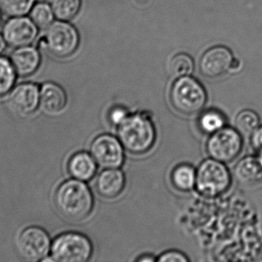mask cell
I'll return each mask as SVG.
<instances>
[{
  "mask_svg": "<svg viewBox=\"0 0 262 262\" xmlns=\"http://www.w3.org/2000/svg\"><path fill=\"white\" fill-rule=\"evenodd\" d=\"M11 62L17 75L27 77L36 72L41 64V55L36 48L27 46L16 48L11 55Z\"/></svg>",
  "mask_w": 262,
  "mask_h": 262,
  "instance_id": "14",
  "label": "cell"
},
{
  "mask_svg": "<svg viewBox=\"0 0 262 262\" xmlns=\"http://www.w3.org/2000/svg\"><path fill=\"white\" fill-rule=\"evenodd\" d=\"M124 146L119 138L110 134H101L92 141L90 153L102 169H120L125 160Z\"/></svg>",
  "mask_w": 262,
  "mask_h": 262,
  "instance_id": "8",
  "label": "cell"
},
{
  "mask_svg": "<svg viewBox=\"0 0 262 262\" xmlns=\"http://www.w3.org/2000/svg\"><path fill=\"white\" fill-rule=\"evenodd\" d=\"M17 75L11 60L0 56V97L13 89Z\"/></svg>",
  "mask_w": 262,
  "mask_h": 262,
  "instance_id": "21",
  "label": "cell"
},
{
  "mask_svg": "<svg viewBox=\"0 0 262 262\" xmlns=\"http://www.w3.org/2000/svg\"><path fill=\"white\" fill-rule=\"evenodd\" d=\"M169 99L177 112L182 115L200 113L207 102L206 90L200 82L189 76L177 78L170 89Z\"/></svg>",
  "mask_w": 262,
  "mask_h": 262,
  "instance_id": "3",
  "label": "cell"
},
{
  "mask_svg": "<svg viewBox=\"0 0 262 262\" xmlns=\"http://www.w3.org/2000/svg\"><path fill=\"white\" fill-rule=\"evenodd\" d=\"M38 27L30 17L15 16L9 18L3 28L6 44L19 48L30 46L38 36Z\"/></svg>",
  "mask_w": 262,
  "mask_h": 262,
  "instance_id": "10",
  "label": "cell"
},
{
  "mask_svg": "<svg viewBox=\"0 0 262 262\" xmlns=\"http://www.w3.org/2000/svg\"><path fill=\"white\" fill-rule=\"evenodd\" d=\"M260 119L258 114L250 109L242 111L235 119V129L243 136L249 137L259 126Z\"/></svg>",
  "mask_w": 262,
  "mask_h": 262,
  "instance_id": "20",
  "label": "cell"
},
{
  "mask_svg": "<svg viewBox=\"0 0 262 262\" xmlns=\"http://www.w3.org/2000/svg\"><path fill=\"white\" fill-rule=\"evenodd\" d=\"M12 110L21 115L33 113L40 103V89L34 83H23L12 89L9 95Z\"/></svg>",
  "mask_w": 262,
  "mask_h": 262,
  "instance_id": "12",
  "label": "cell"
},
{
  "mask_svg": "<svg viewBox=\"0 0 262 262\" xmlns=\"http://www.w3.org/2000/svg\"><path fill=\"white\" fill-rule=\"evenodd\" d=\"M31 19L38 26V29H46L53 23L54 15L51 5L39 3L34 5L30 12Z\"/></svg>",
  "mask_w": 262,
  "mask_h": 262,
  "instance_id": "23",
  "label": "cell"
},
{
  "mask_svg": "<svg viewBox=\"0 0 262 262\" xmlns=\"http://www.w3.org/2000/svg\"><path fill=\"white\" fill-rule=\"evenodd\" d=\"M6 43L5 41L4 37L3 35L0 34V54L4 51L5 48H6Z\"/></svg>",
  "mask_w": 262,
  "mask_h": 262,
  "instance_id": "30",
  "label": "cell"
},
{
  "mask_svg": "<svg viewBox=\"0 0 262 262\" xmlns=\"http://www.w3.org/2000/svg\"><path fill=\"white\" fill-rule=\"evenodd\" d=\"M35 0H0V10L11 17L23 16L30 12Z\"/></svg>",
  "mask_w": 262,
  "mask_h": 262,
  "instance_id": "24",
  "label": "cell"
},
{
  "mask_svg": "<svg viewBox=\"0 0 262 262\" xmlns=\"http://www.w3.org/2000/svg\"><path fill=\"white\" fill-rule=\"evenodd\" d=\"M67 95L64 89L54 83H46L40 89L39 106L46 113L57 115L64 110Z\"/></svg>",
  "mask_w": 262,
  "mask_h": 262,
  "instance_id": "16",
  "label": "cell"
},
{
  "mask_svg": "<svg viewBox=\"0 0 262 262\" xmlns=\"http://www.w3.org/2000/svg\"><path fill=\"white\" fill-rule=\"evenodd\" d=\"M225 123L223 114L216 110H208L200 115L198 125L202 132L212 135L225 127Z\"/></svg>",
  "mask_w": 262,
  "mask_h": 262,
  "instance_id": "22",
  "label": "cell"
},
{
  "mask_svg": "<svg viewBox=\"0 0 262 262\" xmlns=\"http://www.w3.org/2000/svg\"><path fill=\"white\" fill-rule=\"evenodd\" d=\"M98 166L92 154L78 152L69 158L67 168L72 178L88 183L95 178Z\"/></svg>",
  "mask_w": 262,
  "mask_h": 262,
  "instance_id": "15",
  "label": "cell"
},
{
  "mask_svg": "<svg viewBox=\"0 0 262 262\" xmlns=\"http://www.w3.org/2000/svg\"><path fill=\"white\" fill-rule=\"evenodd\" d=\"M234 174L235 179L243 187H253L262 181V168L255 157L248 156L240 160Z\"/></svg>",
  "mask_w": 262,
  "mask_h": 262,
  "instance_id": "17",
  "label": "cell"
},
{
  "mask_svg": "<svg viewBox=\"0 0 262 262\" xmlns=\"http://www.w3.org/2000/svg\"><path fill=\"white\" fill-rule=\"evenodd\" d=\"M158 262H186L189 261L188 257L179 251L172 250L162 253L158 258H157Z\"/></svg>",
  "mask_w": 262,
  "mask_h": 262,
  "instance_id": "27",
  "label": "cell"
},
{
  "mask_svg": "<svg viewBox=\"0 0 262 262\" xmlns=\"http://www.w3.org/2000/svg\"><path fill=\"white\" fill-rule=\"evenodd\" d=\"M258 161L259 163L260 166L262 168V150L259 151V154H258Z\"/></svg>",
  "mask_w": 262,
  "mask_h": 262,
  "instance_id": "31",
  "label": "cell"
},
{
  "mask_svg": "<svg viewBox=\"0 0 262 262\" xmlns=\"http://www.w3.org/2000/svg\"><path fill=\"white\" fill-rule=\"evenodd\" d=\"M233 55L225 46H215L208 49L200 62L201 73L209 78H216L226 75L233 64Z\"/></svg>",
  "mask_w": 262,
  "mask_h": 262,
  "instance_id": "11",
  "label": "cell"
},
{
  "mask_svg": "<svg viewBox=\"0 0 262 262\" xmlns=\"http://www.w3.org/2000/svg\"><path fill=\"white\" fill-rule=\"evenodd\" d=\"M81 0H52L51 6L54 15L61 21H69L81 9Z\"/></svg>",
  "mask_w": 262,
  "mask_h": 262,
  "instance_id": "19",
  "label": "cell"
},
{
  "mask_svg": "<svg viewBox=\"0 0 262 262\" xmlns=\"http://www.w3.org/2000/svg\"><path fill=\"white\" fill-rule=\"evenodd\" d=\"M126 177L120 169H105L97 177L95 189L100 196L114 199L124 192Z\"/></svg>",
  "mask_w": 262,
  "mask_h": 262,
  "instance_id": "13",
  "label": "cell"
},
{
  "mask_svg": "<svg viewBox=\"0 0 262 262\" xmlns=\"http://www.w3.org/2000/svg\"><path fill=\"white\" fill-rule=\"evenodd\" d=\"M130 113L122 106H115L109 111L107 118L109 123L114 127L118 128L129 116Z\"/></svg>",
  "mask_w": 262,
  "mask_h": 262,
  "instance_id": "26",
  "label": "cell"
},
{
  "mask_svg": "<svg viewBox=\"0 0 262 262\" xmlns=\"http://www.w3.org/2000/svg\"><path fill=\"white\" fill-rule=\"evenodd\" d=\"M45 43L52 55L66 58L78 49L79 35L73 26L59 20L46 29Z\"/></svg>",
  "mask_w": 262,
  "mask_h": 262,
  "instance_id": "7",
  "label": "cell"
},
{
  "mask_svg": "<svg viewBox=\"0 0 262 262\" xmlns=\"http://www.w3.org/2000/svg\"><path fill=\"white\" fill-rule=\"evenodd\" d=\"M52 243L47 232L36 226L27 228L20 234L18 249L26 261H38L46 259L51 252Z\"/></svg>",
  "mask_w": 262,
  "mask_h": 262,
  "instance_id": "9",
  "label": "cell"
},
{
  "mask_svg": "<svg viewBox=\"0 0 262 262\" xmlns=\"http://www.w3.org/2000/svg\"><path fill=\"white\" fill-rule=\"evenodd\" d=\"M250 137L251 143L254 149L258 152L262 150V126H258Z\"/></svg>",
  "mask_w": 262,
  "mask_h": 262,
  "instance_id": "28",
  "label": "cell"
},
{
  "mask_svg": "<svg viewBox=\"0 0 262 262\" xmlns=\"http://www.w3.org/2000/svg\"><path fill=\"white\" fill-rule=\"evenodd\" d=\"M193 69V60L187 54H177L172 57L169 63L171 74L177 78L190 75Z\"/></svg>",
  "mask_w": 262,
  "mask_h": 262,
  "instance_id": "25",
  "label": "cell"
},
{
  "mask_svg": "<svg viewBox=\"0 0 262 262\" xmlns=\"http://www.w3.org/2000/svg\"><path fill=\"white\" fill-rule=\"evenodd\" d=\"M93 245L84 234L64 232L52 243L51 258L58 262H86L93 255Z\"/></svg>",
  "mask_w": 262,
  "mask_h": 262,
  "instance_id": "4",
  "label": "cell"
},
{
  "mask_svg": "<svg viewBox=\"0 0 262 262\" xmlns=\"http://www.w3.org/2000/svg\"><path fill=\"white\" fill-rule=\"evenodd\" d=\"M171 183L177 190L188 192L195 189L196 170L189 164L176 166L171 172Z\"/></svg>",
  "mask_w": 262,
  "mask_h": 262,
  "instance_id": "18",
  "label": "cell"
},
{
  "mask_svg": "<svg viewBox=\"0 0 262 262\" xmlns=\"http://www.w3.org/2000/svg\"><path fill=\"white\" fill-rule=\"evenodd\" d=\"M136 261L139 262H152L157 261V258L154 257V255H143L139 257L136 259Z\"/></svg>",
  "mask_w": 262,
  "mask_h": 262,
  "instance_id": "29",
  "label": "cell"
},
{
  "mask_svg": "<svg viewBox=\"0 0 262 262\" xmlns=\"http://www.w3.org/2000/svg\"><path fill=\"white\" fill-rule=\"evenodd\" d=\"M243 147V135L236 129L226 126L210 135L206 146L209 156L224 164L235 161Z\"/></svg>",
  "mask_w": 262,
  "mask_h": 262,
  "instance_id": "6",
  "label": "cell"
},
{
  "mask_svg": "<svg viewBox=\"0 0 262 262\" xmlns=\"http://www.w3.org/2000/svg\"><path fill=\"white\" fill-rule=\"evenodd\" d=\"M231 181L230 172L224 163L208 158L196 169L195 189L203 196L214 198L225 193Z\"/></svg>",
  "mask_w": 262,
  "mask_h": 262,
  "instance_id": "5",
  "label": "cell"
},
{
  "mask_svg": "<svg viewBox=\"0 0 262 262\" xmlns=\"http://www.w3.org/2000/svg\"><path fill=\"white\" fill-rule=\"evenodd\" d=\"M2 21V15H1V10H0V23H1Z\"/></svg>",
  "mask_w": 262,
  "mask_h": 262,
  "instance_id": "32",
  "label": "cell"
},
{
  "mask_svg": "<svg viewBox=\"0 0 262 262\" xmlns=\"http://www.w3.org/2000/svg\"><path fill=\"white\" fill-rule=\"evenodd\" d=\"M157 129L152 115L146 111L130 114L118 128V137L124 149L134 155L147 153L157 140Z\"/></svg>",
  "mask_w": 262,
  "mask_h": 262,
  "instance_id": "2",
  "label": "cell"
},
{
  "mask_svg": "<svg viewBox=\"0 0 262 262\" xmlns=\"http://www.w3.org/2000/svg\"><path fill=\"white\" fill-rule=\"evenodd\" d=\"M55 203L64 218L70 221H81L90 216L95 200L86 183L72 178L58 186L55 192Z\"/></svg>",
  "mask_w": 262,
  "mask_h": 262,
  "instance_id": "1",
  "label": "cell"
}]
</instances>
